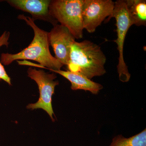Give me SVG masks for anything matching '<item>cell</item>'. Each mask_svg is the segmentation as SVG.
<instances>
[{
    "label": "cell",
    "mask_w": 146,
    "mask_h": 146,
    "mask_svg": "<svg viewBox=\"0 0 146 146\" xmlns=\"http://www.w3.org/2000/svg\"><path fill=\"white\" fill-rule=\"evenodd\" d=\"M18 18L31 27L34 31V37L28 46L20 52L2 54L1 64L9 65L17 60L19 65L44 68L51 72L60 70L64 65L51 54L48 32L38 27L31 17L22 14L18 15Z\"/></svg>",
    "instance_id": "1"
},
{
    "label": "cell",
    "mask_w": 146,
    "mask_h": 146,
    "mask_svg": "<svg viewBox=\"0 0 146 146\" xmlns=\"http://www.w3.org/2000/svg\"><path fill=\"white\" fill-rule=\"evenodd\" d=\"M105 55L100 47L89 40L74 41L71 47L67 66L68 71L77 73L91 80L106 73Z\"/></svg>",
    "instance_id": "2"
},
{
    "label": "cell",
    "mask_w": 146,
    "mask_h": 146,
    "mask_svg": "<svg viewBox=\"0 0 146 146\" xmlns=\"http://www.w3.org/2000/svg\"><path fill=\"white\" fill-rule=\"evenodd\" d=\"M83 0H52L49 7L50 16L67 28L75 39L83 37Z\"/></svg>",
    "instance_id": "3"
},
{
    "label": "cell",
    "mask_w": 146,
    "mask_h": 146,
    "mask_svg": "<svg viewBox=\"0 0 146 146\" xmlns=\"http://www.w3.org/2000/svg\"><path fill=\"white\" fill-rule=\"evenodd\" d=\"M111 18H115L116 21L117 37L114 42L117 45L119 54V62L117 66L119 78L122 82H127L130 79L131 75L124 59L123 47L128 31L133 24L129 18L125 1L118 0L115 2L113 12L107 21Z\"/></svg>",
    "instance_id": "4"
},
{
    "label": "cell",
    "mask_w": 146,
    "mask_h": 146,
    "mask_svg": "<svg viewBox=\"0 0 146 146\" xmlns=\"http://www.w3.org/2000/svg\"><path fill=\"white\" fill-rule=\"evenodd\" d=\"M28 76L34 80L38 86L39 98L38 101L34 104H29L27 106L28 109H42L44 110L54 121V115L52 104V98L54 94L55 87L59 84L54 73L45 72L43 70H36L30 67L27 70Z\"/></svg>",
    "instance_id": "5"
},
{
    "label": "cell",
    "mask_w": 146,
    "mask_h": 146,
    "mask_svg": "<svg viewBox=\"0 0 146 146\" xmlns=\"http://www.w3.org/2000/svg\"><path fill=\"white\" fill-rule=\"evenodd\" d=\"M115 6L112 0H83L82 20L84 29L89 33L96 31L106 17L111 16Z\"/></svg>",
    "instance_id": "6"
},
{
    "label": "cell",
    "mask_w": 146,
    "mask_h": 146,
    "mask_svg": "<svg viewBox=\"0 0 146 146\" xmlns=\"http://www.w3.org/2000/svg\"><path fill=\"white\" fill-rule=\"evenodd\" d=\"M50 46L52 47L55 58L63 65H67L70 58L71 47L75 38L69 30L60 25H54L48 32Z\"/></svg>",
    "instance_id": "7"
},
{
    "label": "cell",
    "mask_w": 146,
    "mask_h": 146,
    "mask_svg": "<svg viewBox=\"0 0 146 146\" xmlns=\"http://www.w3.org/2000/svg\"><path fill=\"white\" fill-rule=\"evenodd\" d=\"M6 1L16 9L30 13L33 21H46L53 26L57 24V21L50 14V0H7Z\"/></svg>",
    "instance_id": "8"
},
{
    "label": "cell",
    "mask_w": 146,
    "mask_h": 146,
    "mask_svg": "<svg viewBox=\"0 0 146 146\" xmlns=\"http://www.w3.org/2000/svg\"><path fill=\"white\" fill-rule=\"evenodd\" d=\"M52 72L63 76L70 82L72 84L71 88L72 90H83L89 91L92 94L96 95L103 88L102 84L94 82L79 73L61 70L53 71Z\"/></svg>",
    "instance_id": "9"
},
{
    "label": "cell",
    "mask_w": 146,
    "mask_h": 146,
    "mask_svg": "<svg viewBox=\"0 0 146 146\" xmlns=\"http://www.w3.org/2000/svg\"><path fill=\"white\" fill-rule=\"evenodd\" d=\"M129 18L133 25L137 26L146 25V1L145 0L125 1Z\"/></svg>",
    "instance_id": "10"
},
{
    "label": "cell",
    "mask_w": 146,
    "mask_h": 146,
    "mask_svg": "<svg viewBox=\"0 0 146 146\" xmlns=\"http://www.w3.org/2000/svg\"><path fill=\"white\" fill-rule=\"evenodd\" d=\"M109 146H146V129L129 138L121 135L115 136Z\"/></svg>",
    "instance_id": "11"
},
{
    "label": "cell",
    "mask_w": 146,
    "mask_h": 146,
    "mask_svg": "<svg viewBox=\"0 0 146 146\" xmlns=\"http://www.w3.org/2000/svg\"><path fill=\"white\" fill-rule=\"evenodd\" d=\"M10 33L9 31H5L0 36V48L2 46L8 47L9 44V39L10 37ZM0 80H3L9 85H11L10 78L7 75L3 65L0 61Z\"/></svg>",
    "instance_id": "12"
}]
</instances>
